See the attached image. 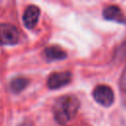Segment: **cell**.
Returning <instances> with one entry per match:
<instances>
[{"instance_id": "cell-1", "label": "cell", "mask_w": 126, "mask_h": 126, "mask_svg": "<svg viewBox=\"0 0 126 126\" xmlns=\"http://www.w3.org/2000/svg\"><path fill=\"white\" fill-rule=\"evenodd\" d=\"M80 101L74 94H64L59 96L53 104V116L57 123L65 124L70 121L77 113Z\"/></svg>"}, {"instance_id": "cell-2", "label": "cell", "mask_w": 126, "mask_h": 126, "mask_svg": "<svg viewBox=\"0 0 126 126\" xmlns=\"http://www.w3.org/2000/svg\"><path fill=\"white\" fill-rule=\"evenodd\" d=\"M93 96L97 103L105 107L110 106L114 102V93L112 89L106 85L96 86L93 92Z\"/></svg>"}, {"instance_id": "cell-3", "label": "cell", "mask_w": 126, "mask_h": 126, "mask_svg": "<svg viewBox=\"0 0 126 126\" xmlns=\"http://www.w3.org/2000/svg\"><path fill=\"white\" fill-rule=\"evenodd\" d=\"M19 30L11 24H0V43L1 44H16L19 40Z\"/></svg>"}, {"instance_id": "cell-4", "label": "cell", "mask_w": 126, "mask_h": 126, "mask_svg": "<svg viewBox=\"0 0 126 126\" xmlns=\"http://www.w3.org/2000/svg\"><path fill=\"white\" fill-rule=\"evenodd\" d=\"M72 74L69 71L54 72L47 78V87L49 89H59L70 83Z\"/></svg>"}, {"instance_id": "cell-5", "label": "cell", "mask_w": 126, "mask_h": 126, "mask_svg": "<svg viewBox=\"0 0 126 126\" xmlns=\"http://www.w3.org/2000/svg\"><path fill=\"white\" fill-rule=\"evenodd\" d=\"M102 16L105 20L126 25V17L124 16L121 9L116 5L106 6L102 11Z\"/></svg>"}, {"instance_id": "cell-6", "label": "cell", "mask_w": 126, "mask_h": 126, "mask_svg": "<svg viewBox=\"0 0 126 126\" xmlns=\"http://www.w3.org/2000/svg\"><path fill=\"white\" fill-rule=\"evenodd\" d=\"M39 13L40 10L35 5H29L26 8L23 14V22L28 29H32L36 25L39 18Z\"/></svg>"}, {"instance_id": "cell-7", "label": "cell", "mask_w": 126, "mask_h": 126, "mask_svg": "<svg viewBox=\"0 0 126 126\" xmlns=\"http://www.w3.org/2000/svg\"><path fill=\"white\" fill-rule=\"evenodd\" d=\"M44 55L49 60H60L66 57V52L63 49H61L59 46L51 45L45 47Z\"/></svg>"}, {"instance_id": "cell-8", "label": "cell", "mask_w": 126, "mask_h": 126, "mask_svg": "<svg viewBox=\"0 0 126 126\" xmlns=\"http://www.w3.org/2000/svg\"><path fill=\"white\" fill-rule=\"evenodd\" d=\"M29 84V80L23 77H17L15 79H13L10 83V88L12 90V92L14 93H19L22 90H24L27 85Z\"/></svg>"}, {"instance_id": "cell-9", "label": "cell", "mask_w": 126, "mask_h": 126, "mask_svg": "<svg viewBox=\"0 0 126 126\" xmlns=\"http://www.w3.org/2000/svg\"><path fill=\"white\" fill-rule=\"evenodd\" d=\"M119 86L121 91H123L124 93H126V66L124 68V70L122 71L120 80H119Z\"/></svg>"}, {"instance_id": "cell-10", "label": "cell", "mask_w": 126, "mask_h": 126, "mask_svg": "<svg viewBox=\"0 0 126 126\" xmlns=\"http://www.w3.org/2000/svg\"><path fill=\"white\" fill-rule=\"evenodd\" d=\"M19 126H32V123L30 121H25V122L21 123Z\"/></svg>"}]
</instances>
